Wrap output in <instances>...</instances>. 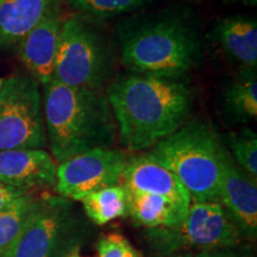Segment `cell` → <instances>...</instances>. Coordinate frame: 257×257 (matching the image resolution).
Instances as JSON below:
<instances>
[{
  "instance_id": "cell-1",
  "label": "cell",
  "mask_w": 257,
  "mask_h": 257,
  "mask_svg": "<svg viewBox=\"0 0 257 257\" xmlns=\"http://www.w3.org/2000/svg\"><path fill=\"white\" fill-rule=\"evenodd\" d=\"M118 135L131 152L152 148L185 124L193 104L184 79L130 74L115 79L106 94Z\"/></svg>"
},
{
  "instance_id": "cell-2",
  "label": "cell",
  "mask_w": 257,
  "mask_h": 257,
  "mask_svg": "<svg viewBox=\"0 0 257 257\" xmlns=\"http://www.w3.org/2000/svg\"><path fill=\"white\" fill-rule=\"evenodd\" d=\"M42 86L47 142L56 162L113 146L118 128L104 93L70 87L55 80Z\"/></svg>"
},
{
  "instance_id": "cell-3",
  "label": "cell",
  "mask_w": 257,
  "mask_h": 257,
  "mask_svg": "<svg viewBox=\"0 0 257 257\" xmlns=\"http://www.w3.org/2000/svg\"><path fill=\"white\" fill-rule=\"evenodd\" d=\"M121 34V60L135 74L184 79L200 59V41L186 8L130 22Z\"/></svg>"
},
{
  "instance_id": "cell-4",
  "label": "cell",
  "mask_w": 257,
  "mask_h": 257,
  "mask_svg": "<svg viewBox=\"0 0 257 257\" xmlns=\"http://www.w3.org/2000/svg\"><path fill=\"white\" fill-rule=\"evenodd\" d=\"M153 148L150 154L179 179L192 201L219 202L223 144L212 128L184 124Z\"/></svg>"
},
{
  "instance_id": "cell-5",
  "label": "cell",
  "mask_w": 257,
  "mask_h": 257,
  "mask_svg": "<svg viewBox=\"0 0 257 257\" xmlns=\"http://www.w3.org/2000/svg\"><path fill=\"white\" fill-rule=\"evenodd\" d=\"M87 231L72 200L60 195L38 197L23 232L5 257H68L80 251Z\"/></svg>"
},
{
  "instance_id": "cell-6",
  "label": "cell",
  "mask_w": 257,
  "mask_h": 257,
  "mask_svg": "<svg viewBox=\"0 0 257 257\" xmlns=\"http://www.w3.org/2000/svg\"><path fill=\"white\" fill-rule=\"evenodd\" d=\"M112 68L110 42L92 21L76 14L64 19L53 80L70 87L100 91Z\"/></svg>"
},
{
  "instance_id": "cell-7",
  "label": "cell",
  "mask_w": 257,
  "mask_h": 257,
  "mask_svg": "<svg viewBox=\"0 0 257 257\" xmlns=\"http://www.w3.org/2000/svg\"><path fill=\"white\" fill-rule=\"evenodd\" d=\"M155 257H168L191 250L230 249L242 242V234L218 201H192L182 223L174 227L144 231Z\"/></svg>"
},
{
  "instance_id": "cell-8",
  "label": "cell",
  "mask_w": 257,
  "mask_h": 257,
  "mask_svg": "<svg viewBox=\"0 0 257 257\" xmlns=\"http://www.w3.org/2000/svg\"><path fill=\"white\" fill-rule=\"evenodd\" d=\"M48 144L43 99L30 75H15L0 89V152L44 149Z\"/></svg>"
},
{
  "instance_id": "cell-9",
  "label": "cell",
  "mask_w": 257,
  "mask_h": 257,
  "mask_svg": "<svg viewBox=\"0 0 257 257\" xmlns=\"http://www.w3.org/2000/svg\"><path fill=\"white\" fill-rule=\"evenodd\" d=\"M127 156L111 148H96L57 165L60 197L80 201L89 193L120 184Z\"/></svg>"
},
{
  "instance_id": "cell-10",
  "label": "cell",
  "mask_w": 257,
  "mask_h": 257,
  "mask_svg": "<svg viewBox=\"0 0 257 257\" xmlns=\"http://www.w3.org/2000/svg\"><path fill=\"white\" fill-rule=\"evenodd\" d=\"M219 202L236 224L242 238L256 239V179L244 172L224 147L220 156Z\"/></svg>"
},
{
  "instance_id": "cell-11",
  "label": "cell",
  "mask_w": 257,
  "mask_h": 257,
  "mask_svg": "<svg viewBox=\"0 0 257 257\" xmlns=\"http://www.w3.org/2000/svg\"><path fill=\"white\" fill-rule=\"evenodd\" d=\"M64 18L56 2L41 22L18 43L22 63L38 83L53 80Z\"/></svg>"
},
{
  "instance_id": "cell-12",
  "label": "cell",
  "mask_w": 257,
  "mask_h": 257,
  "mask_svg": "<svg viewBox=\"0 0 257 257\" xmlns=\"http://www.w3.org/2000/svg\"><path fill=\"white\" fill-rule=\"evenodd\" d=\"M120 184L128 191L168 199L185 210H188L192 202L179 179L150 153L127 157Z\"/></svg>"
},
{
  "instance_id": "cell-13",
  "label": "cell",
  "mask_w": 257,
  "mask_h": 257,
  "mask_svg": "<svg viewBox=\"0 0 257 257\" xmlns=\"http://www.w3.org/2000/svg\"><path fill=\"white\" fill-rule=\"evenodd\" d=\"M57 163L44 149L0 152V182L35 191L55 187Z\"/></svg>"
},
{
  "instance_id": "cell-14",
  "label": "cell",
  "mask_w": 257,
  "mask_h": 257,
  "mask_svg": "<svg viewBox=\"0 0 257 257\" xmlns=\"http://www.w3.org/2000/svg\"><path fill=\"white\" fill-rule=\"evenodd\" d=\"M211 37L243 68L256 69L257 23L255 18L236 16L221 19L213 28Z\"/></svg>"
},
{
  "instance_id": "cell-15",
  "label": "cell",
  "mask_w": 257,
  "mask_h": 257,
  "mask_svg": "<svg viewBox=\"0 0 257 257\" xmlns=\"http://www.w3.org/2000/svg\"><path fill=\"white\" fill-rule=\"evenodd\" d=\"M55 0H5L0 4V49L17 47Z\"/></svg>"
},
{
  "instance_id": "cell-16",
  "label": "cell",
  "mask_w": 257,
  "mask_h": 257,
  "mask_svg": "<svg viewBox=\"0 0 257 257\" xmlns=\"http://www.w3.org/2000/svg\"><path fill=\"white\" fill-rule=\"evenodd\" d=\"M126 189V188H125ZM127 192L128 214L136 225L144 229L178 226L188 210L178 206L168 199L135 191Z\"/></svg>"
},
{
  "instance_id": "cell-17",
  "label": "cell",
  "mask_w": 257,
  "mask_h": 257,
  "mask_svg": "<svg viewBox=\"0 0 257 257\" xmlns=\"http://www.w3.org/2000/svg\"><path fill=\"white\" fill-rule=\"evenodd\" d=\"M80 201L86 217L99 226L128 214L127 192L121 184L89 193Z\"/></svg>"
},
{
  "instance_id": "cell-18",
  "label": "cell",
  "mask_w": 257,
  "mask_h": 257,
  "mask_svg": "<svg viewBox=\"0 0 257 257\" xmlns=\"http://www.w3.org/2000/svg\"><path fill=\"white\" fill-rule=\"evenodd\" d=\"M225 107L233 119L239 121L257 117V75L256 69L242 68L239 75L225 92Z\"/></svg>"
},
{
  "instance_id": "cell-19",
  "label": "cell",
  "mask_w": 257,
  "mask_h": 257,
  "mask_svg": "<svg viewBox=\"0 0 257 257\" xmlns=\"http://www.w3.org/2000/svg\"><path fill=\"white\" fill-rule=\"evenodd\" d=\"M35 192L22 195L0 211V257H5L23 232L25 225L36 206Z\"/></svg>"
},
{
  "instance_id": "cell-20",
  "label": "cell",
  "mask_w": 257,
  "mask_h": 257,
  "mask_svg": "<svg viewBox=\"0 0 257 257\" xmlns=\"http://www.w3.org/2000/svg\"><path fill=\"white\" fill-rule=\"evenodd\" d=\"M152 2L153 0H67V4L76 15L83 18L100 21L134 11Z\"/></svg>"
},
{
  "instance_id": "cell-21",
  "label": "cell",
  "mask_w": 257,
  "mask_h": 257,
  "mask_svg": "<svg viewBox=\"0 0 257 257\" xmlns=\"http://www.w3.org/2000/svg\"><path fill=\"white\" fill-rule=\"evenodd\" d=\"M230 155L234 162L253 179H257V136L250 128L229 136Z\"/></svg>"
},
{
  "instance_id": "cell-22",
  "label": "cell",
  "mask_w": 257,
  "mask_h": 257,
  "mask_svg": "<svg viewBox=\"0 0 257 257\" xmlns=\"http://www.w3.org/2000/svg\"><path fill=\"white\" fill-rule=\"evenodd\" d=\"M96 257H143L138 250L118 232L107 233L96 244Z\"/></svg>"
},
{
  "instance_id": "cell-23",
  "label": "cell",
  "mask_w": 257,
  "mask_h": 257,
  "mask_svg": "<svg viewBox=\"0 0 257 257\" xmlns=\"http://www.w3.org/2000/svg\"><path fill=\"white\" fill-rule=\"evenodd\" d=\"M30 192L34 191H28V189L15 187V186H10L4 184V182H0V211L8 207L16 199L21 198L22 195L28 194Z\"/></svg>"
},
{
  "instance_id": "cell-24",
  "label": "cell",
  "mask_w": 257,
  "mask_h": 257,
  "mask_svg": "<svg viewBox=\"0 0 257 257\" xmlns=\"http://www.w3.org/2000/svg\"><path fill=\"white\" fill-rule=\"evenodd\" d=\"M195 257H243L238 253L230 251L226 249L220 250H208V251H199L195 253Z\"/></svg>"
},
{
  "instance_id": "cell-25",
  "label": "cell",
  "mask_w": 257,
  "mask_h": 257,
  "mask_svg": "<svg viewBox=\"0 0 257 257\" xmlns=\"http://www.w3.org/2000/svg\"><path fill=\"white\" fill-rule=\"evenodd\" d=\"M168 257H195L193 252H181V253H175V255H170Z\"/></svg>"
},
{
  "instance_id": "cell-26",
  "label": "cell",
  "mask_w": 257,
  "mask_h": 257,
  "mask_svg": "<svg viewBox=\"0 0 257 257\" xmlns=\"http://www.w3.org/2000/svg\"><path fill=\"white\" fill-rule=\"evenodd\" d=\"M68 257H83V256H81V253H80V251H75V252H73L72 255H69Z\"/></svg>"
},
{
  "instance_id": "cell-27",
  "label": "cell",
  "mask_w": 257,
  "mask_h": 257,
  "mask_svg": "<svg viewBox=\"0 0 257 257\" xmlns=\"http://www.w3.org/2000/svg\"><path fill=\"white\" fill-rule=\"evenodd\" d=\"M2 86H3V79H0V89H2Z\"/></svg>"
},
{
  "instance_id": "cell-28",
  "label": "cell",
  "mask_w": 257,
  "mask_h": 257,
  "mask_svg": "<svg viewBox=\"0 0 257 257\" xmlns=\"http://www.w3.org/2000/svg\"><path fill=\"white\" fill-rule=\"evenodd\" d=\"M3 2H5V0H0V4H2V3H3Z\"/></svg>"
}]
</instances>
